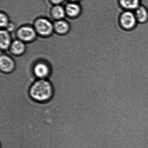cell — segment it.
Listing matches in <instances>:
<instances>
[{
    "instance_id": "14",
    "label": "cell",
    "mask_w": 148,
    "mask_h": 148,
    "mask_svg": "<svg viewBox=\"0 0 148 148\" xmlns=\"http://www.w3.org/2000/svg\"><path fill=\"white\" fill-rule=\"evenodd\" d=\"M9 20L8 16L3 12L0 13V26L1 28H6L9 24Z\"/></svg>"
},
{
    "instance_id": "5",
    "label": "cell",
    "mask_w": 148,
    "mask_h": 148,
    "mask_svg": "<svg viewBox=\"0 0 148 148\" xmlns=\"http://www.w3.org/2000/svg\"><path fill=\"white\" fill-rule=\"evenodd\" d=\"M49 64L45 60L37 62L33 67V72L35 77L40 79H45L48 77L51 73Z\"/></svg>"
},
{
    "instance_id": "15",
    "label": "cell",
    "mask_w": 148,
    "mask_h": 148,
    "mask_svg": "<svg viewBox=\"0 0 148 148\" xmlns=\"http://www.w3.org/2000/svg\"><path fill=\"white\" fill-rule=\"evenodd\" d=\"M64 0H50L53 5H58L64 3Z\"/></svg>"
},
{
    "instance_id": "4",
    "label": "cell",
    "mask_w": 148,
    "mask_h": 148,
    "mask_svg": "<svg viewBox=\"0 0 148 148\" xmlns=\"http://www.w3.org/2000/svg\"><path fill=\"white\" fill-rule=\"evenodd\" d=\"M35 29L32 27L25 26L21 27L17 30L16 37L20 40L25 42L29 43L33 41L37 36Z\"/></svg>"
},
{
    "instance_id": "2",
    "label": "cell",
    "mask_w": 148,
    "mask_h": 148,
    "mask_svg": "<svg viewBox=\"0 0 148 148\" xmlns=\"http://www.w3.org/2000/svg\"><path fill=\"white\" fill-rule=\"evenodd\" d=\"M34 28L37 34L43 37L50 36L54 32L52 22L45 18L38 19L34 22Z\"/></svg>"
},
{
    "instance_id": "11",
    "label": "cell",
    "mask_w": 148,
    "mask_h": 148,
    "mask_svg": "<svg viewBox=\"0 0 148 148\" xmlns=\"http://www.w3.org/2000/svg\"><path fill=\"white\" fill-rule=\"evenodd\" d=\"M53 25L54 32L60 35L66 34L70 30V25L65 20L55 21Z\"/></svg>"
},
{
    "instance_id": "8",
    "label": "cell",
    "mask_w": 148,
    "mask_h": 148,
    "mask_svg": "<svg viewBox=\"0 0 148 148\" xmlns=\"http://www.w3.org/2000/svg\"><path fill=\"white\" fill-rule=\"evenodd\" d=\"M26 44L19 39L14 40L10 47L9 52L15 56L22 55L26 51Z\"/></svg>"
},
{
    "instance_id": "16",
    "label": "cell",
    "mask_w": 148,
    "mask_h": 148,
    "mask_svg": "<svg viewBox=\"0 0 148 148\" xmlns=\"http://www.w3.org/2000/svg\"><path fill=\"white\" fill-rule=\"evenodd\" d=\"M69 1H71V2H79V1L80 0H68Z\"/></svg>"
},
{
    "instance_id": "3",
    "label": "cell",
    "mask_w": 148,
    "mask_h": 148,
    "mask_svg": "<svg viewBox=\"0 0 148 148\" xmlns=\"http://www.w3.org/2000/svg\"><path fill=\"white\" fill-rule=\"evenodd\" d=\"M119 24L121 27L126 31L134 29L138 24L134 12L125 11L120 15Z\"/></svg>"
},
{
    "instance_id": "7",
    "label": "cell",
    "mask_w": 148,
    "mask_h": 148,
    "mask_svg": "<svg viewBox=\"0 0 148 148\" xmlns=\"http://www.w3.org/2000/svg\"><path fill=\"white\" fill-rule=\"evenodd\" d=\"M12 41L10 33L5 29H1L0 32V47L1 51L8 50L12 45Z\"/></svg>"
},
{
    "instance_id": "12",
    "label": "cell",
    "mask_w": 148,
    "mask_h": 148,
    "mask_svg": "<svg viewBox=\"0 0 148 148\" xmlns=\"http://www.w3.org/2000/svg\"><path fill=\"white\" fill-rule=\"evenodd\" d=\"M138 23L143 24L148 21V10L144 6H139L134 11Z\"/></svg>"
},
{
    "instance_id": "6",
    "label": "cell",
    "mask_w": 148,
    "mask_h": 148,
    "mask_svg": "<svg viewBox=\"0 0 148 148\" xmlns=\"http://www.w3.org/2000/svg\"><path fill=\"white\" fill-rule=\"evenodd\" d=\"M16 64L14 60L7 54L1 55L0 58V69L3 73H11L14 71Z\"/></svg>"
},
{
    "instance_id": "1",
    "label": "cell",
    "mask_w": 148,
    "mask_h": 148,
    "mask_svg": "<svg viewBox=\"0 0 148 148\" xmlns=\"http://www.w3.org/2000/svg\"><path fill=\"white\" fill-rule=\"evenodd\" d=\"M31 97L34 101L45 102L52 97L53 89L51 82L45 79H40L34 82L29 90Z\"/></svg>"
},
{
    "instance_id": "13",
    "label": "cell",
    "mask_w": 148,
    "mask_h": 148,
    "mask_svg": "<svg viewBox=\"0 0 148 148\" xmlns=\"http://www.w3.org/2000/svg\"><path fill=\"white\" fill-rule=\"evenodd\" d=\"M51 14L53 20H60L66 16L65 10L64 7L60 5H54L51 9Z\"/></svg>"
},
{
    "instance_id": "10",
    "label": "cell",
    "mask_w": 148,
    "mask_h": 148,
    "mask_svg": "<svg viewBox=\"0 0 148 148\" xmlns=\"http://www.w3.org/2000/svg\"><path fill=\"white\" fill-rule=\"evenodd\" d=\"M119 2L124 10L132 12L141 5V0H119Z\"/></svg>"
},
{
    "instance_id": "9",
    "label": "cell",
    "mask_w": 148,
    "mask_h": 148,
    "mask_svg": "<svg viewBox=\"0 0 148 148\" xmlns=\"http://www.w3.org/2000/svg\"><path fill=\"white\" fill-rule=\"evenodd\" d=\"M66 16L71 18H75L81 13L80 5L76 2H69L66 5L65 7Z\"/></svg>"
}]
</instances>
